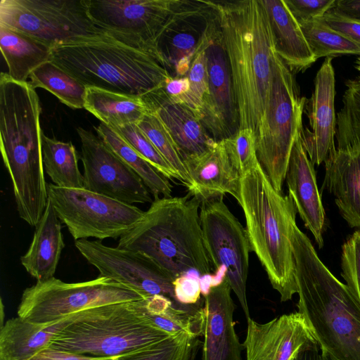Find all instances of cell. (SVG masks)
Returning a JSON list of instances; mask_svg holds the SVG:
<instances>
[{"mask_svg": "<svg viewBox=\"0 0 360 360\" xmlns=\"http://www.w3.org/2000/svg\"><path fill=\"white\" fill-rule=\"evenodd\" d=\"M291 242L302 314L321 349L338 360H360V302L319 257L295 222Z\"/></svg>", "mask_w": 360, "mask_h": 360, "instance_id": "6da1fadb", "label": "cell"}, {"mask_svg": "<svg viewBox=\"0 0 360 360\" xmlns=\"http://www.w3.org/2000/svg\"><path fill=\"white\" fill-rule=\"evenodd\" d=\"M231 72L240 129L256 132L265 109L275 49L262 0L214 1Z\"/></svg>", "mask_w": 360, "mask_h": 360, "instance_id": "7a4b0ae2", "label": "cell"}, {"mask_svg": "<svg viewBox=\"0 0 360 360\" xmlns=\"http://www.w3.org/2000/svg\"><path fill=\"white\" fill-rule=\"evenodd\" d=\"M200 203L189 193L154 200L117 247L143 254L174 281L191 272L211 274L200 223Z\"/></svg>", "mask_w": 360, "mask_h": 360, "instance_id": "3957f363", "label": "cell"}, {"mask_svg": "<svg viewBox=\"0 0 360 360\" xmlns=\"http://www.w3.org/2000/svg\"><path fill=\"white\" fill-rule=\"evenodd\" d=\"M29 82L0 77V136L4 164L15 204L22 210L44 205L49 198L42 157L41 107Z\"/></svg>", "mask_w": 360, "mask_h": 360, "instance_id": "277c9868", "label": "cell"}, {"mask_svg": "<svg viewBox=\"0 0 360 360\" xmlns=\"http://www.w3.org/2000/svg\"><path fill=\"white\" fill-rule=\"evenodd\" d=\"M254 252L281 302L297 292L291 242L297 210L292 198L276 191L260 164L241 177L240 201Z\"/></svg>", "mask_w": 360, "mask_h": 360, "instance_id": "5b68a950", "label": "cell"}, {"mask_svg": "<svg viewBox=\"0 0 360 360\" xmlns=\"http://www.w3.org/2000/svg\"><path fill=\"white\" fill-rule=\"evenodd\" d=\"M50 60L86 87L136 96L172 77L151 53L106 33L56 46Z\"/></svg>", "mask_w": 360, "mask_h": 360, "instance_id": "8992f818", "label": "cell"}, {"mask_svg": "<svg viewBox=\"0 0 360 360\" xmlns=\"http://www.w3.org/2000/svg\"><path fill=\"white\" fill-rule=\"evenodd\" d=\"M139 300L105 304L77 313L50 347L97 357H115L172 335L143 314Z\"/></svg>", "mask_w": 360, "mask_h": 360, "instance_id": "52a82bcc", "label": "cell"}, {"mask_svg": "<svg viewBox=\"0 0 360 360\" xmlns=\"http://www.w3.org/2000/svg\"><path fill=\"white\" fill-rule=\"evenodd\" d=\"M306 101L300 96L293 73L275 53L266 103L255 138L258 161L279 192L294 142L303 128Z\"/></svg>", "mask_w": 360, "mask_h": 360, "instance_id": "ba28073f", "label": "cell"}, {"mask_svg": "<svg viewBox=\"0 0 360 360\" xmlns=\"http://www.w3.org/2000/svg\"><path fill=\"white\" fill-rule=\"evenodd\" d=\"M142 299L132 289L100 275L78 283L53 277L24 290L18 316L36 323H51L93 307Z\"/></svg>", "mask_w": 360, "mask_h": 360, "instance_id": "9c48e42d", "label": "cell"}, {"mask_svg": "<svg viewBox=\"0 0 360 360\" xmlns=\"http://www.w3.org/2000/svg\"><path fill=\"white\" fill-rule=\"evenodd\" d=\"M0 25L51 48L105 34L91 20L85 0H1Z\"/></svg>", "mask_w": 360, "mask_h": 360, "instance_id": "30bf717a", "label": "cell"}, {"mask_svg": "<svg viewBox=\"0 0 360 360\" xmlns=\"http://www.w3.org/2000/svg\"><path fill=\"white\" fill-rule=\"evenodd\" d=\"M48 195L58 217L75 240L117 238L142 219L139 207L85 188H65L49 184Z\"/></svg>", "mask_w": 360, "mask_h": 360, "instance_id": "8fae6325", "label": "cell"}, {"mask_svg": "<svg viewBox=\"0 0 360 360\" xmlns=\"http://www.w3.org/2000/svg\"><path fill=\"white\" fill-rule=\"evenodd\" d=\"M219 195L201 202L200 223L204 246L215 274L226 276L250 318L246 296L250 242L245 229Z\"/></svg>", "mask_w": 360, "mask_h": 360, "instance_id": "7c38bea8", "label": "cell"}, {"mask_svg": "<svg viewBox=\"0 0 360 360\" xmlns=\"http://www.w3.org/2000/svg\"><path fill=\"white\" fill-rule=\"evenodd\" d=\"M85 1L89 14L98 27L112 37L155 56V41L172 14L176 0Z\"/></svg>", "mask_w": 360, "mask_h": 360, "instance_id": "4fadbf2b", "label": "cell"}, {"mask_svg": "<svg viewBox=\"0 0 360 360\" xmlns=\"http://www.w3.org/2000/svg\"><path fill=\"white\" fill-rule=\"evenodd\" d=\"M217 13L212 1L176 0L154 45L155 56L172 77L188 75Z\"/></svg>", "mask_w": 360, "mask_h": 360, "instance_id": "5bb4252c", "label": "cell"}, {"mask_svg": "<svg viewBox=\"0 0 360 360\" xmlns=\"http://www.w3.org/2000/svg\"><path fill=\"white\" fill-rule=\"evenodd\" d=\"M84 188L132 205L153 202L141 177L92 131L78 127Z\"/></svg>", "mask_w": 360, "mask_h": 360, "instance_id": "9a60e30c", "label": "cell"}, {"mask_svg": "<svg viewBox=\"0 0 360 360\" xmlns=\"http://www.w3.org/2000/svg\"><path fill=\"white\" fill-rule=\"evenodd\" d=\"M75 246L100 276L132 289L144 298L160 295L177 301L174 280L143 254L109 247L101 240H77Z\"/></svg>", "mask_w": 360, "mask_h": 360, "instance_id": "2e32d148", "label": "cell"}, {"mask_svg": "<svg viewBox=\"0 0 360 360\" xmlns=\"http://www.w3.org/2000/svg\"><path fill=\"white\" fill-rule=\"evenodd\" d=\"M208 89L199 118L215 141L226 139L240 129L231 72L224 47L219 13L205 49Z\"/></svg>", "mask_w": 360, "mask_h": 360, "instance_id": "e0dca14e", "label": "cell"}, {"mask_svg": "<svg viewBox=\"0 0 360 360\" xmlns=\"http://www.w3.org/2000/svg\"><path fill=\"white\" fill-rule=\"evenodd\" d=\"M243 344L246 360H295L307 347L317 343L304 317L298 311L283 314L266 323L247 321Z\"/></svg>", "mask_w": 360, "mask_h": 360, "instance_id": "ac0fdd59", "label": "cell"}, {"mask_svg": "<svg viewBox=\"0 0 360 360\" xmlns=\"http://www.w3.org/2000/svg\"><path fill=\"white\" fill-rule=\"evenodd\" d=\"M332 60V57L326 58L321 64L315 77L312 94L304 106L309 127L302 128L301 139L314 165L325 162L336 148L335 78Z\"/></svg>", "mask_w": 360, "mask_h": 360, "instance_id": "d6986e66", "label": "cell"}, {"mask_svg": "<svg viewBox=\"0 0 360 360\" xmlns=\"http://www.w3.org/2000/svg\"><path fill=\"white\" fill-rule=\"evenodd\" d=\"M231 291L225 278L203 295L202 360H242L243 346L235 330Z\"/></svg>", "mask_w": 360, "mask_h": 360, "instance_id": "ffe728a7", "label": "cell"}, {"mask_svg": "<svg viewBox=\"0 0 360 360\" xmlns=\"http://www.w3.org/2000/svg\"><path fill=\"white\" fill-rule=\"evenodd\" d=\"M190 178L188 193L200 202L229 193L240 201L242 176L233 165L224 141L202 154L184 158Z\"/></svg>", "mask_w": 360, "mask_h": 360, "instance_id": "44dd1931", "label": "cell"}, {"mask_svg": "<svg viewBox=\"0 0 360 360\" xmlns=\"http://www.w3.org/2000/svg\"><path fill=\"white\" fill-rule=\"evenodd\" d=\"M314 166L303 147L300 131L292 148L285 179L297 212L321 248L326 214Z\"/></svg>", "mask_w": 360, "mask_h": 360, "instance_id": "7402d4cb", "label": "cell"}, {"mask_svg": "<svg viewBox=\"0 0 360 360\" xmlns=\"http://www.w3.org/2000/svg\"><path fill=\"white\" fill-rule=\"evenodd\" d=\"M141 97L149 112L164 124L183 160L202 154L215 143L195 112L183 103L168 100L160 87Z\"/></svg>", "mask_w": 360, "mask_h": 360, "instance_id": "603a6c76", "label": "cell"}, {"mask_svg": "<svg viewBox=\"0 0 360 360\" xmlns=\"http://www.w3.org/2000/svg\"><path fill=\"white\" fill-rule=\"evenodd\" d=\"M324 186L348 224L360 230V144L335 148L329 154Z\"/></svg>", "mask_w": 360, "mask_h": 360, "instance_id": "cb8c5ba5", "label": "cell"}, {"mask_svg": "<svg viewBox=\"0 0 360 360\" xmlns=\"http://www.w3.org/2000/svg\"><path fill=\"white\" fill-rule=\"evenodd\" d=\"M269 16L276 53L292 73L304 72L316 61L284 0H262Z\"/></svg>", "mask_w": 360, "mask_h": 360, "instance_id": "d4e9b609", "label": "cell"}, {"mask_svg": "<svg viewBox=\"0 0 360 360\" xmlns=\"http://www.w3.org/2000/svg\"><path fill=\"white\" fill-rule=\"evenodd\" d=\"M77 313L51 323H36L18 316L8 319L0 328V360L30 359L49 347L55 335Z\"/></svg>", "mask_w": 360, "mask_h": 360, "instance_id": "484cf974", "label": "cell"}, {"mask_svg": "<svg viewBox=\"0 0 360 360\" xmlns=\"http://www.w3.org/2000/svg\"><path fill=\"white\" fill-rule=\"evenodd\" d=\"M64 246L61 221L49 198L30 248L20 257L21 264L37 281L50 279L54 277Z\"/></svg>", "mask_w": 360, "mask_h": 360, "instance_id": "4316f807", "label": "cell"}, {"mask_svg": "<svg viewBox=\"0 0 360 360\" xmlns=\"http://www.w3.org/2000/svg\"><path fill=\"white\" fill-rule=\"evenodd\" d=\"M0 47L8 66L7 73L17 82H27L37 68L51 60V46L2 25H0Z\"/></svg>", "mask_w": 360, "mask_h": 360, "instance_id": "83f0119b", "label": "cell"}, {"mask_svg": "<svg viewBox=\"0 0 360 360\" xmlns=\"http://www.w3.org/2000/svg\"><path fill=\"white\" fill-rule=\"evenodd\" d=\"M84 108L101 122L112 127L137 124L149 112L141 96L95 87H86Z\"/></svg>", "mask_w": 360, "mask_h": 360, "instance_id": "f1b7e54d", "label": "cell"}, {"mask_svg": "<svg viewBox=\"0 0 360 360\" xmlns=\"http://www.w3.org/2000/svg\"><path fill=\"white\" fill-rule=\"evenodd\" d=\"M96 131L108 147L141 177L154 200L172 197V186L169 179L142 158L117 130L101 122Z\"/></svg>", "mask_w": 360, "mask_h": 360, "instance_id": "f546056e", "label": "cell"}, {"mask_svg": "<svg viewBox=\"0 0 360 360\" xmlns=\"http://www.w3.org/2000/svg\"><path fill=\"white\" fill-rule=\"evenodd\" d=\"M44 172L53 184L65 188H84V177L78 167V155L72 142H64L42 134Z\"/></svg>", "mask_w": 360, "mask_h": 360, "instance_id": "4dcf8cb0", "label": "cell"}, {"mask_svg": "<svg viewBox=\"0 0 360 360\" xmlns=\"http://www.w3.org/2000/svg\"><path fill=\"white\" fill-rule=\"evenodd\" d=\"M30 78L34 89H44L71 108H84L86 87L53 61L39 65Z\"/></svg>", "mask_w": 360, "mask_h": 360, "instance_id": "1f68e13d", "label": "cell"}, {"mask_svg": "<svg viewBox=\"0 0 360 360\" xmlns=\"http://www.w3.org/2000/svg\"><path fill=\"white\" fill-rule=\"evenodd\" d=\"M200 336L179 333L163 340L117 356V360H195Z\"/></svg>", "mask_w": 360, "mask_h": 360, "instance_id": "d6a6232c", "label": "cell"}, {"mask_svg": "<svg viewBox=\"0 0 360 360\" xmlns=\"http://www.w3.org/2000/svg\"><path fill=\"white\" fill-rule=\"evenodd\" d=\"M299 24L316 60L341 54L360 56V44L333 30L321 18Z\"/></svg>", "mask_w": 360, "mask_h": 360, "instance_id": "836d02e7", "label": "cell"}, {"mask_svg": "<svg viewBox=\"0 0 360 360\" xmlns=\"http://www.w3.org/2000/svg\"><path fill=\"white\" fill-rule=\"evenodd\" d=\"M342 106L336 117V148L360 144V77L347 80Z\"/></svg>", "mask_w": 360, "mask_h": 360, "instance_id": "e575fe53", "label": "cell"}, {"mask_svg": "<svg viewBox=\"0 0 360 360\" xmlns=\"http://www.w3.org/2000/svg\"><path fill=\"white\" fill-rule=\"evenodd\" d=\"M136 124L179 174L182 184L188 188L191 181L182 156L172 137L159 117L155 113L149 112Z\"/></svg>", "mask_w": 360, "mask_h": 360, "instance_id": "d590c367", "label": "cell"}, {"mask_svg": "<svg viewBox=\"0 0 360 360\" xmlns=\"http://www.w3.org/2000/svg\"><path fill=\"white\" fill-rule=\"evenodd\" d=\"M113 128L120 132L128 143L142 158L160 173L169 179H176L182 183V180L179 174L160 153L136 124H129Z\"/></svg>", "mask_w": 360, "mask_h": 360, "instance_id": "8d00e7d4", "label": "cell"}, {"mask_svg": "<svg viewBox=\"0 0 360 360\" xmlns=\"http://www.w3.org/2000/svg\"><path fill=\"white\" fill-rule=\"evenodd\" d=\"M212 25L213 24L209 31L208 37L204 43L200 46L192 60L190 70L187 75L190 82L189 91L178 102L190 108L195 112L198 117L204 97L208 89V76L205 49L209 41Z\"/></svg>", "mask_w": 360, "mask_h": 360, "instance_id": "74e56055", "label": "cell"}, {"mask_svg": "<svg viewBox=\"0 0 360 360\" xmlns=\"http://www.w3.org/2000/svg\"><path fill=\"white\" fill-rule=\"evenodd\" d=\"M223 141L233 165L241 176L259 164L256 153L255 134L252 129H239Z\"/></svg>", "mask_w": 360, "mask_h": 360, "instance_id": "f35d334b", "label": "cell"}, {"mask_svg": "<svg viewBox=\"0 0 360 360\" xmlns=\"http://www.w3.org/2000/svg\"><path fill=\"white\" fill-rule=\"evenodd\" d=\"M341 276L360 302V230H356L342 245Z\"/></svg>", "mask_w": 360, "mask_h": 360, "instance_id": "ab89813d", "label": "cell"}, {"mask_svg": "<svg viewBox=\"0 0 360 360\" xmlns=\"http://www.w3.org/2000/svg\"><path fill=\"white\" fill-rule=\"evenodd\" d=\"M299 23L321 18L334 6L336 0H284Z\"/></svg>", "mask_w": 360, "mask_h": 360, "instance_id": "60d3db41", "label": "cell"}, {"mask_svg": "<svg viewBox=\"0 0 360 360\" xmlns=\"http://www.w3.org/2000/svg\"><path fill=\"white\" fill-rule=\"evenodd\" d=\"M200 276L198 274L191 272L174 281V293L178 302L190 304L200 301L202 290Z\"/></svg>", "mask_w": 360, "mask_h": 360, "instance_id": "b9f144b4", "label": "cell"}, {"mask_svg": "<svg viewBox=\"0 0 360 360\" xmlns=\"http://www.w3.org/2000/svg\"><path fill=\"white\" fill-rule=\"evenodd\" d=\"M321 19L333 30L360 44V20L340 14L332 9Z\"/></svg>", "mask_w": 360, "mask_h": 360, "instance_id": "7bdbcfd3", "label": "cell"}, {"mask_svg": "<svg viewBox=\"0 0 360 360\" xmlns=\"http://www.w3.org/2000/svg\"><path fill=\"white\" fill-rule=\"evenodd\" d=\"M29 360H117L115 357H97L47 347Z\"/></svg>", "mask_w": 360, "mask_h": 360, "instance_id": "ee69618b", "label": "cell"}, {"mask_svg": "<svg viewBox=\"0 0 360 360\" xmlns=\"http://www.w3.org/2000/svg\"><path fill=\"white\" fill-rule=\"evenodd\" d=\"M189 89L190 82L187 75L171 77L160 87L165 97L174 103H178L188 93Z\"/></svg>", "mask_w": 360, "mask_h": 360, "instance_id": "f6af8a7d", "label": "cell"}, {"mask_svg": "<svg viewBox=\"0 0 360 360\" xmlns=\"http://www.w3.org/2000/svg\"><path fill=\"white\" fill-rule=\"evenodd\" d=\"M331 9L340 14L360 20V0H336Z\"/></svg>", "mask_w": 360, "mask_h": 360, "instance_id": "bcb514c9", "label": "cell"}, {"mask_svg": "<svg viewBox=\"0 0 360 360\" xmlns=\"http://www.w3.org/2000/svg\"><path fill=\"white\" fill-rule=\"evenodd\" d=\"M319 354L320 347L314 343L302 351L295 360H319Z\"/></svg>", "mask_w": 360, "mask_h": 360, "instance_id": "7dc6e473", "label": "cell"}, {"mask_svg": "<svg viewBox=\"0 0 360 360\" xmlns=\"http://www.w3.org/2000/svg\"><path fill=\"white\" fill-rule=\"evenodd\" d=\"M319 360H338L326 350L320 349Z\"/></svg>", "mask_w": 360, "mask_h": 360, "instance_id": "c3c4849f", "label": "cell"}, {"mask_svg": "<svg viewBox=\"0 0 360 360\" xmlns=\"http://www.w3.org/2000/svg\"><path fill=\"white\" fill-rule=\"evenodd\" d=\"M0 319H1V325H0V328H1L4 324V304H3V302H2V300H1V309H0Z\"/></svg>", "mask_w": 360, "mask_h": 360, "instance_id": "681fc988", "label": "cell"}, {"mask_svg": "<svg viewBox=\"0 0 360 360\" xmlns=\"http://www.w3.org/2000/svg\"><path fill=\"white\" fill-rule=\"evenodd\" d=\"M355 68L358 71L360 72V57H359L356 60Z\"/></svg>", "mask_w": 360, "mask_h": 360, "instance_id": "f907efd6", "label": "cell"}]
</instances>
